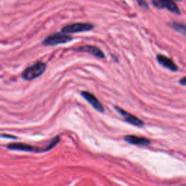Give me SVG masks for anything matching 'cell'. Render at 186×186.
Wrapping results in <instances>:
<instances>
[{
  "label": "cell",
  "mask_w": 186,
  "mask_h": 186,
  "mask_svg": "<svg viewBox=\"0 0 186 186\" xmlns=\"http://www.w3.org/2000/svg\"><path fill=\"white\" fill-rule=\"evenodd\" d=\"M47 66L45 63L42 61H38L33 65L27 67L22 72V78L26 81H32L35 79L38 78L44 74L46 70Z\"/></svg>",
  "instance_id": "obj_1"
},
{
  "label": "cell",
  "mask_w": 186,
  "mask_h": 186,
  "mask_svg": "<svg viewBox=\"0 0 186 186\" xmlns=\"http://www.w3.org/2000/svg\"><path fill=\"white\" fill-rule=\"evenodd\" d=\"M74 38L69 34L64 33L63 32H56L47 36L43 41L42 45L45 46H55L58 45L65 44L72 41Z\"/></svg>",
  "instance_id": "obj_2"
},
{
  "label": "cell",
  "mask_w": 186,
  "mask_h": 186,
  "mask_svg": "<svg viewBox=\"0 0 186 186\" xmlns=\"http://www.w3.org/2000/svg\"><path fill=\"white\" fill-rule=\"evenodd\" d=\"M94 25L90 23H74L67 25L61 29V32L64 33H75L89 31L94 29Z\"/></svg>",
  "instance_id": "obj_3"
},
{
  "label": "cell",
  "mask_w": 186,
  "mask_h": 186,
  "mask_svg": "<svg viewBox=\"0 0 186 186\" xmlns=\"http://www.w3.org/2000/svg\"><path fill=\"white\" fill-rule=\"evenodd\" d=\"M151 1L152 4L157 8H166V10L175 13V14H180L179 7L177 5L176 3L172 0H152Z\"/></svg>",
  "instance_id": "obj_4"
},
{
  "label": "cell",
  "mask_w": 186,
  "mask_h": 186,
  "mask_svg": "<svg viewBox=\"0 0 186 186\" xmlns=\"http://www.w3.org/2000/svg\"><path fill=\"white\" fill-rule=\"evenodd\" d=\"M115 109L116 111L124 118V120H125L127 123H129V124L138 127H143V126L144 125V122H143L141 119H140L139 118L136 117L135 116L130 114V113H128L127 111H124V110H123L121 108L116 106Z\"/></svg>",
  "instance_id": "obj_5"
},
{
  "label": "cell",
  "mask_w": 186,
  "mask_h": 186,
  "mask_svg": "<svg viewBox=\"0 0 186 186\" xmlns=\"http://www.w3.org/2000/svg\"><path fill=\"white\" fill-rule=\"evenodd\" d=\"M74 50L80 52H87V53L91 54V55H94L96 58H100V59L105 58L104 52L99 47L96 46H93V45H82V46H79L74 48Z\"/></svg>",
  "instance_id": "obj_6"
},
{
  "label": "cell",
  "mask_w": 186,
  "mask_h": 186,
  "mask_svg": "<svg viewBox=\"0 0 186 186\" xmlns=\"http://www.w3.org/2000/svg\"><path fill=\"white\" fill-rule=\"evenodd\" d=\"M81 95L96 111L100 113L104 112L103 105L93 93L87 91H82L81 93Z\"/></svg>",
  "instance_id": "obj_7"
},
{
  "label": "cell",
  "mask_w": 186,
  "mask_h": 186,
  "mask_svg": "<svg viewBox=\"0 0 186 186\" xmlns=\"http://www.w3.org/2000/svg\"><path fill=\"white\" fill-rule=\"evenodd\" d=\"M156 60H157V61L160 65H162L164 68L169 69V71L175 72V71H177L178 70V68L176 64L172 60L169 59V58L166 57L165 55H162V54H159L156 56Z\"/></svg>",
  "instance_id": "obj_8"
},
{
  "label": "cell",
  "mask_w": 186,
  "mask_h": 186,
  "mask_svg": "<svg viewBox=\"0 0 186 186\" xmlns=\"http://www.w3.org/2000/svg\"><path fill=\"white\" fill-rule=\"evenodd\" d=\"M124 140L130 144L139 146H146L150 144V140L147 138L138 137L135 135H127L124 137Z\"/></svg>",
  "instance_id": "obj_9"
},
{
  "label": "cell",
  "mask_w": 186,
  "mask_h": 186,
  "mask_svg": "<svg viewBox=\"0 0 186 186\" xmlns=\"http://www.w3.org/2000/svg\"><path fill=\"white\" fill-rule=\"evenodd\" d=\"M9 149L15 150H21V151H36L39 152V150L30 145L25 144L21 143H10L7 146Z\"/></svg>",
  "instance_id": "obj_10"
},
{
  "label": "cell",
  "mask_w": 186,
  "mask_h": 186,
  "mask_svg": "<svg viewBox=\"0 0 186 186\" xmlns=\"http://www.w3.org/2000/svg\"><path fill=\"white\" fill-rule=\"evenodd\" d=\"M169 26L175 31L186 36V25L177 23V22H172V23H169Z\"/></svg>",
  "instance_id": "obj_11"
},
{
  "label": "cell",
  "mask_w": 186,
  "mask_h": 186,
  "mask_svg": "<svg viewBox=\"0 0 186 186\" xmlns=\"http://www.w3.org/2000/svg\"><path fill=\"white\" fill-rule=\"evenodd\" d=\"M136 1H137V4L140 7L146 9V10L148 9V4L147 1L146 0H136Z\"/></svg>",
  "instance_id": "obj_12"
},
{
  "label": "cell",
  "mask_w": 186,
  "mask_h": 186,
  "mask_svg": "<svg viewBox=\"0 0 186 186\" xmlns=\"http://www.w3.org/2000/svg\"><path fill=\"white\" fill-rule=\"evenodd\" d=\"M179 83L180 85L182 86H186V77H183L182 79H180L179 81Z\"/></svg>",
  "instance_id": "obj_13"
},
{
  "label": "cell",
  "mask_w": 186,
  "mask_h": 186,
  "mask_svg": "<svg viewBox=\"0 0 186 186\" xmlns=\"http://www.w3.org/2000/svg\"><path fill=\"white\" fill-rule=\"evenodd\" d=\"M172 1H180L181 0H172Z\"/></svg>",
  "instance_id": "obj_14"
},
{
  "label": "cell",
  "mask_w": 186,
  "mask_h": 186,
  "mask_svg": "<svg viewBox=\"0 0 186 186\" xmlns=\"http://www.w3.org/2000/svg\"><path fill=\"white\" fill-rule=\"evenodd\" d=\"M24 1H25V0H24Z\"/></svg>",
  "instance_id": "obj_15"
}]
</instances>
